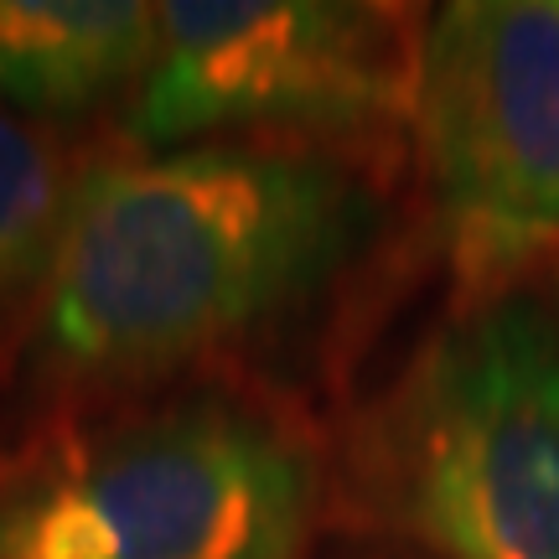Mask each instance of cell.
<instances>
[{
	"label": "cell",
	"mask_w": 559,
	"mask_h": 559,
	"mask_svg": "<svg viewBox=\"0 0 559 559\" xmlns=\"http://www.w3.org/2000/svg\"><path fill=\"white\" fill-rule=\"evenodd\" d=\"M373 228L337 156L177 145L88 171L41 290V358L99 383L166 379L317 296Z\"/></svg>",
	"instance_id": "obj_1"
},
{
	"label": "cell",
	"mask_w": 559,
	"mask_h": 559,
	"mask_svg": "<svg viewBox=\"0 0 559 559\" xmlns=\"http://www.w3.org/2000/svg\"><path fill=\"white\" fill-rule=\"evenodd\" d=\"M321 472L264 404L198 389L41 440L0 477V559H300Z\"/></svg>",
	"instance_id": "obj_2"
},
{
	"label": "cell",
	"mask_w": 559,
	"mask_h": 559,
	"mask_svg": "<svg viewBox=\"0 0 559 559\" xmlns=\"http://www.w3.org/2000/svg\"><path fill=\"white\" fill-rule=\"evenodd\" d=\"M389 519L445 559H559V326L498 296L456 317L373 430Z\"/></svg>",
	"instance_id": "obj_3"
},
{
	"label": "cell",
	"mask_w": 559,
	"mask_h": 559,
	"mask_svg": "<svg viewBox=\"0 0 559 559\" xmlns=\"http://www.w3.org/2000/svg\"><path fill=\"white\" fill-rule=\"evenodd\" d=\"M425 21L342 0H171L135 88V140L177 151L228 130L362 135L415 115Z\"/></svg>",
	"instance_id": "obj_4"
},
{
	"label": "cell",
	"mask_w": 559,
	"mask_h": 559,
	"mask_svg": "<svg viewBox=\"0 0 559 559\" xmlns=\"http://www.w3.org/2000/svg\"><path fill=\"white\" fill-rule=\"evenodd\" d=\"M415 140L472 254L559 239V0H451L425 21Z\"/></svg>",
	"instance_id": "obj_5"
},
{
	"label": "cell",
	"mask_w": 559,
	"mask_h": 559,
	"mask_svg": "<svg viewBox=\"0 0 559 559\" xmlns=\"http://www.w3.org/2000/svg\"><path fill=\"white\" fill-rule=\"evenodd\" d=\"M156 52V5L140 0H0L5 109L73 120L135 94Z\"/></svg>",
	"instance_id": "obj_6"
},
{
	"label": "cell",
	"mask_w": 559,
	"mask_h": 559,
	"mask_svg": "<svg viewBox=\"0 0 559 559\" xmlns=\"http://www.w3.org/2000/svg\"><path fill=\"white\" fill-rule=\"evenodd\" d=\"M79 187L58 145L0 104V321L47 290Z\"/></svg>",
	"instance_id": "obj_7"
}]
</instances>
